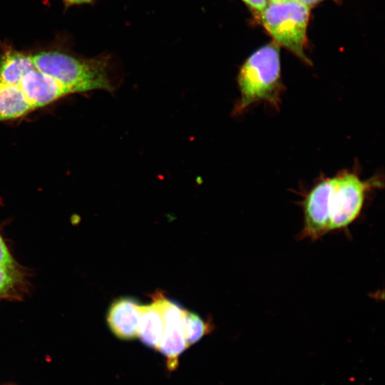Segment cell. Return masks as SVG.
<instances>
[{"label": "cell", "instance_id": "1", "mask_svg": "<svg viewBox=\"0 0 385 385\" xmlns=\"http://www.w3.org/2000/svg\"><path fill=\"white\" fill-rule=\"evenodd\" d=\"M379 184L378 180H363L350 171L340 172L317 183L303 200L301 239L318 240L328 232L348 227L359 216L367 192Z\"/></svg>", "mask_w": 385, "mask_h": 385}, {"label": "cell", "instance_id": "2", "mask_svg": "<svg viewBox=\"0 0 385 385\" xmlns=\"http://www.w3.org/2000/svg\"><path fill=\"white\" fill-rule=\"evenodd\" d=\"M31 59L36 69L56 81L68 93L115 91L106 56L81 58L60 49H48L31 56Z\"/></svg>", "mask_w": 385, "mask_h": 385}, {"label": "cell", "instance_id": "3", "mask_svg": "<svg viewBox=\"0 0 385 385\" xmlns=\"http://www.w3.org/2000/svg\"><path fill=\"white\" fill-rule=\"evenodd\" d=\"M237 84L240 96L233 110L235 115L259 101L277 107L282 90L278 45L270 43L250 56L240 69Z\"/></svg>", "mask_w": 385, "mask_h": 385}, {"label": "cell", "instance_id": "4", "mask_svg": "<svg viewBox=\"0 0 385 385\" xmlns=\"http://www.w3.org/2000/svg\"><path fill=\"white\" fill-rule=\"evenodd\" d=\"M265 29L276 42L304 61L309 7L299 0L267 4L260 13Z\"/></svg>", "mask_w": 385, "mask_h": 385}, {"label": "cell", "instance_id": "5", "mask_svg": "<svg viewBox=\"0 0 385 385\" xmlns=\"http://www.w3.org/2000/svg\"><path fill=\"white\" fill-rule=\"evenodd\" d=\"M18 86L33 109L48 105L68 94L56 81L36 68L24 76Z\"/></svg>", "mask_w": 385, "mask_h": 385}, {"label": "cell", "instance_id": "6", "mask_svg": "<svg viewBox=\"0 0 385 385\" xmlns=\"http://www.w3.org/2000/svg\"><path fill=\"white\" fill-rule=\"evenodd\" d=\"M140 304L134 298L123 297L116 299L107 312V323L118 338L130 340L138 337Z\"/></svg>", "mask_w": 385, "mask_h": 385}, {"label": "cell", "instance_id": "7", "mask_svg": "<svg viewBox=\"0 0 385 385\" xmlns=\"http://www.w3.org/2000/svg\"><path fill=\"white\" fill-rule=\"evenodd\" d=\"M183 314L163 317L164 329L158 350L167 359L169 370L175 369L180 355L188 347L182 329Z\"/></svg>", "mask_w": 385, "mask_h": 385}, {"label": "cell", "instance_id": "8", "mask_svg": "<svg viewBox=\"0 0 385 385\" xmlns=\"http://www.w3.org/2000/svg\"><path fill=\"white\" fill-rule=\"evenodd\" d=\"M140 306L138 337L148 347L158 349L164 329V321L158 301Z\"/></svg>", "mask_w": 385, "mask_h": 385}, {"label": "cell", "instance_id": "9", "mask_svg": "<svg viewBox=\"0 0 385 385\" xmlns=\"http://www.w3.org/2000/svg\"><path fill=\"white\" fill-rule=\"evenodd\" d=\"M24 283V275L0 235V298L15 297Z\"/></svg>", "mask_w": 385, "mask_h": 385}, {"label": "cell", "instance_id": "10", "mask_svg": "<svg viewBox=\"0 0 385 385\" xmlns=\"http://www.w3.org/2000/svg\"><path fill=\"white\" fill-rule=\"evenodd\" d=\"M34 68L31 56L8 47L0 58V83L19 86L24 76Z\"/></svg>", "mask_w": 385, "mask_h": 385}, {"label": "cell", "instance_id": "11", "mask_svg": "<svg viewBox=\"0 0 385 385\" xmlns=\"http://www.w3.org/2000/svg\"><path fill=\"white\" fill-rule=\"evenodd\" d=\"M32 110L18 86L0 83V121L20 118Z\"/></svg>", "mask_w": 385, "mask_h": 385}, {"label": "cell", "instance_id": "12", "mask_svg": "<svg viewBox=\"0 0 385 385\" xmlns=\"http://www.w3.org/2000/svg\"><path fill=\"white\" fill-rule=\"evenodd\" d=\"M182 329L188 346L198 342L211 331L210 325L197 314L183 309Z\"/></svg>", "mask_w": 385, "mask_h": 385}, {"label": "cell", "instance_id": "13", "mask_svg": "<svg viewBox=\"0 0 385 385\" xmlns=\"http://www.w3.org/2000/svg\"><path fill=\"white\" fill-rule=\"evenodd\" d=\"M250 8L261 13L266 7L267 2L266 0H242Z\"/></svg>", "mask_w": 385, "mask_h": 385}, {"label": "cell", "instance_id": "14", "mask_svg": "<svg viewBox=\"0 0 385 385\" xmlns=\"http://www.w3.org/2000/svg\"><path fill=\"white\" fill-rule=\"evenodd\" d=\"M66 6L90 3L93 0H62Z\"/></svg>", "mask_w": 385, "mask_h": 385}, {"label": "cell", "instance_id": "15", "mask_svg": "<svg viewBox=\"0 0 385 385\" xmlns=\"http://www.w3.org/2000/svg\"><path fill=\"white\" fill-rule=\"evenodd\" d=\"M301 2H302L303 4H304L305 5H307L308 7L310 8V6L322 1H324V0H299Z\"/></svg>", "mask_w": 385, "mask_h": 385}, {"label": "cell", "instance_id": "16", "mask_svg": "<svg viewBox=\"0 0 385 385\" xmlns=\"http://www.w3.org/2000/svg\"><path fill=\"white\" fill-rule=\"evenodd\" d=\"M267 4H276L285 1L287 0H266Z\"/></svg>", "mask_w": 385, "mask_h": 385}]
</instances>
